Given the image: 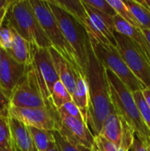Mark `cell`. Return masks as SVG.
I'll use <instances>...</instances> for the list:
<instances>
[{"label":"cell","instance_id":"6da1fadb","mask_svg":"<svg viewBox=\"0 0 150 151\" xmlns=\"http://www.w3.org/2000/svg\"><path fill=\"white\" fill-rule=\"evenodd\" d=\"M89 88V109L88 126L93 129L94 135H99L103 122L115 111L111 102L106 68L97 59L92 46L88 54V64L85 75Z\"/></svg>","mask_w":150,"mask_h":151},{"label":"cell","instance_id":"7a4b0ae2","mask_svg":"<svg viewBox=\"0 0 150 151\" xmlns=\"http://www.w3.org/2000/svg\"><path fill=\"white\" fill-rule=\"evenodd\" d=\"M4 23L13 28L31 44L45 49L52 47L35 15L30 0H13L8 7Z\"/></svg>","mask_w":150,"mask_h":151},{"label":"cell","instance_id":"3957f363","mask_svg":"<svg viewBox=\"0 0 150 151\" xmlns=\"http://www.w3.org/2000/svg\"><path fill=\"white\" fill-rule=\"evenodd\" d=\"M106 74L115 111L133 128L135 134L150 142V131L142 119L133 93L110 69H106Z\"/></svg>","mask_w":150,"mask_h":151},{"label":"cell","instance_id":"277c9868","mask_svg":"<svg viewBox=\"0 0 150 151\" xmlns=\"http://www.w3.org/2000/svg\"><path fill=\"white\" fill-rule=\"evenodd\" d=\"M48 3L57 20L64 36L74 50L84 75H86L88 54L91 48L89 35L86 27L72 15L53 4L50 0H48Z\"/></svg>","mask_w":150,"mask_h":151},{"label":"cell","instance_id":"5b68a950","mask_svg":"<svg viewBox=\"0 0 150 151\" xmlns=\"http://www.w3.org/2000/svg\"><path fill=\"white\" fill-rule=\"evenodd\" d=\"M30 3L43 31L52 44V47L55 48L69 63L73 65V67L82 76L85 77L79 65L77 56L73 49L70 46L65 37L64 36L48 1L30 0Z\"/></svg>","mask_w":150,"mask_h":151},{"label":"cell","instance_id":"8992f818","mask_svg":"<svg viewBox=\"0 0 150 151\" xmlns=\"http://www.w3.org/2000/svg\"><path fill=\"white\" fill-rule=\"evenodd\" d=\"M89 39L97 59L106 69L113 72L133 93L143 91L147 88L130 70L117 46L102 43L91 37Z\"/></svg>","mask_w":150,"mask_h":151},{"label":"cell","instance_id":"52a82bcc","mask_svg":"<svg viewBox=\"0 0 150 151\" xmlns=\"http://www.w3.org/2000/svg\"><path fill=\"white\" fill-rule=\"evenodd\" d=\"M49 49L40 48L32 44V66L35 72L42 94L48 107L57 111L52 104L51 93L54 85L59 81V78Z\"/></svg>","mask_w":150,"mask_h":151},{"label":"cell","instance_id":"ba28073f","mask_svg":"<svg viewBox=\"0 0 150 151\" xmlns=\"http://www.w3.org/2000/svg\"><path fill=\"white\" fill-rule=\"evenodd\" d=\"M117 47L133 73L150 90V57L133 40L114 32Z\"/></svg>","mask_w":150,"mask_h":151},{"label":"cell","instance_id":"9c48e42d","mask_svg":"<svg viewBox=\"0 0 150 151\" xmlns=\"http://www.w3.org/2000/svg\"><path fill=\"white\" fill-rule=\"evenodd\" d=\"M11 107L44 108L48 107L42 94L35 72L31 65L26 77L13 89L10 96ZM49 108V107H48ZM52 110V109H51Z\"/></svg>","mask_w":150,"mask_h":151},{"label":"cell","instance_id":"30bf717a","mask_svg":"<svg viewBox=\"0 0 150 151\" xmlns=\"http://www.w3.org/2000/svg\"><path fill=\"white\" fill-rule=\"evenodd\" d=\"M18 119L27 127L48 131H57L60 127V116L57 111L44 108L11 107L10 117Z\"/></svg>","mask_w":150,"mask_h":151},{"label":"cell","instance_id":"8fae6325","mask_svg":"<svg viewBox=\"0 0 150 151\" xmlns=\"http://www.w3.org/2000/svg\"><path fill=\"white\" fill-rule=\"evenodd\" d=\"M82 2L88 15V21L86 29L89 37L94 38L104 44L117 46L116 38L114 36L115 27L113 17L93 8L92 6L87 4L83 0Z\"/></svg>","mask_w":150,"mask_h":151},{"label":"cell","instance_id":"7c38bea8","mask_svg":"<svg viewBox=\"0 0 150 151\" xmlns=\"http://www.w3.org/2000/svg\"><path fill=\"white\" fill-rule=\"evenodd\" d=\"M60 116V127L57 132L68 142L73 145H82L93 149L95 146V135L89 130L87 123L77 119Z\"/></svg>","mask_w":150,"mask_h":151},{"label":"cell","instance_id":"4fadbf2b","mask_svg":"<svg viewBox=\"0 0 150 151\" xmlns=\"http://www.w3.org/2000/svg\"><path fill=\"white\" fill-rule=\"evenodd\" d=\"M30 67L19 64L3 50L0 65V87L9 97L13 89L26 77Z\"/></svg>","mask_w":150,"mask_h":151},{"label":"cell","instance_id":"5bb4252c","mask_svg":"<svg viewBox=\"0 0 150 151\" xmlns=\"http://www.w3.org/2000/svg\"><path fill=\"white\" fill-rule=\"evenodd\" d=\"M49 50L51 54L59 81H62V83L72 96L76 88L77 81L79 77L82 75L55 48L50 47Z\"/></svg>","mask_w":150,"mask_h":151},{"label":"cell","instance_id":"9a60e30c","mask_svg":"<svg viewBox=\"0 0 150 151\" xmlns=\"http://www.w3.org/2000/svg\"><path fill=\"white\" fill-rule=\"evenodd\" d=\"M113 21H114V27L116 32L135 42L146 52V54L150 57L149 50V43L147 42L141 28L133 26L132 24L125 20L118 14L113 17Z\"/></svg>","mask_w":150,"mask_h":151},{"label":"cell","instance_id":"2e32d148","mask_svg":"<svg viewBox=\"0 0 150 151\" xmlns=\"http://www.w3.org/2000/svg\"><path fill=\"white\" fill-rule=\"evenodd\" d=\"M10 28L12 34V43L11 48L6 52L19 64L31 66L33 62L32 44L21 37L13 28Z\"/></svg>","mask_w":150,"mask_h":151},{"label":"cell","instance_id":"e0dca14e","mask_svg":"<svg viewBox=\"0 0 150 151\" xmlns=\"http://www.w3.org/2000/svg\"><path fill=\"white\" fill-rule=\"evenodd\" d=\"M9 123L13 142L19 150L38 151L26 125L13 118H9Z\"/></svg>","mask_w":150,"mask_h":151},{"label":"cell","instance_id":"ac0fdd59","mask_svg":"<svg viewBox=\"0 0 150 151\" xmlns=\"http://www.w3.org/2000/svg\"><path fill=\"white\" fill-rule=\"evenodd\" d=\"M123 134L122 118L117 113L116 111L111 112L103 122L102 130L99 135H102L105 139L113 142L117 146L120 147L121 139Z\"/></svg>","mask_w":150,"mask_h":151},{"label":"cell","instance_id":"d6986e66","mask_svg":"<svg viewBox=\"0 0 150 151\" xmlns=\"http://www.w3.org/2000/svg\"><path fill=\"white\" fill-rule=\"evenodd\" d=\"M72 98V102L80 110L87 122L88 109H89V88L86 77L84 76L79 77Z\"/></svg>","mask_w":150,"mask_h":151},{"label":"cell","instance_id":"ffe728a7","mask_svg":"<svg viewBox=\"0 0 150 151\" xmlns=\"http://www.w3.org/2000/svg\"><path fill=\"white\" fill-rule=\"evenodd\" d=\"M56 5L61 7L75 19H77L85 27L88 25V15L82 0H50Z\"/></svg>","mask_w":150,"mask_h":151},{"label":"cell","instance_id":"44dd1931","mask_svg":"<svg viewBox=\"0 0 150 151\" xmlns=\"http://www.w3.org/2000/svg\"><path fill=\"white\" fill-rule=\"evenodd\" d=\"M38 151H50L57 146L54 132L27 127Z\"/></svg>","mask_w":150,"mask_h":151},{"label":"cell","instance_id":"7402d4cb","mask_svg":"<svg viewBox=\"0 0 150 151\" xmlns=\"http://www.w3.org/2000/svg\"><path fill=\"white\" fill-rule=\"evenodd\" d=\"M124 2L136 18L141 29L150 30V8L145 0H126Z\"/></svg>","mask_w":150,"mask_h":151},{"label":"cell","instance_id":"603a6c76","mask_svg":"<svg viewBox=\"0 0 150 151\" xmlns=\"http://www.w3.org/2000/svg\"><path fill=\"white\" fill-rule=\"evenodd\" d=\"M51 101L57 110H58L65 104L72 101V95L61 81H57L53 87V90L51 93Z\"/></svg>","mask_w":150,"mask_h":151},{"label":"cell","instance_id":"cb8c5ba5","mask_svg":"<svg viewBox=\"0 0 150 151\" xmlns=\"http://www.w3.org/2000/svg\"><path fill=\"white\" fill-rule=\"evenodd\" d=\"M15 145L12 140L9 118H0V150L12 151Z\"/></svg>","mask_w":150,"mask_h":151},{"label":"cell","instance_id":"d4e9b609","mask_svg":"<svg viewBox=\"0 0 150 151\" xmlns=\"http://www.w3.org/2000/svg\"><path fill=\"white\" fill-rule=\"evenodd\" d=\"M107 1L111 5V7L115 10L118 15H119L121 18H123L125 20H126L133 26L141 28L136 18L134 17L129 7L125 4L124 1L122 0H107Z\"/></svg>","mask_w":150,"mask_h":151},{"label":"cell","instance_id":"484cf974","mask_svg":"<svg viewBox=\"0 0 150 151\" xmlns=\"http://www.w3.org/2000/svg\"><path fill=\"white\" fill-rule=\"evenodd\" d=\"M56 143L60 151H96L94 148H88L82 145H73L64 139L57 131H54Z\"/></svg>","mask_w":150,"mask_h":151},{"label":"cell","instance_id":"4316f807","mask_svg":"<svg viewBox=\"0 0 150 151\" xmlns=\"http://www.w3.org/2000/svg\"><path fill=\"white\" fill-rule=\"evenodd\" d=\"M122 127H123V134H122L121 144L119 148L125 151H128L133 142L135 131L123 118H122Z\"/></svg>","mask_w":150,"mask_h":151},{"label":"cell","instance_id":"83f0119b","mask_svg":"<svg viewBox=\"0 0 150 151\" xmlns=\"http://www.w3.org/2000/svg\"><path fill=\"white\" fill-rule=\"evenodd\" d=\"M133 97H134L135 102L139 107V110L141 111L142 119L150 131V108L146 102V99L143 96L142 91L133 93Z\"/></svg>","mask_w":150,"mask_h":151},{"label":"cell","instance_id":"f1b7e54d","mask_svg":"<svg viewBox=\"0 0 150 151\" xmlns=\"http://www.w3.org/2000/svg\"><path fill=\"white\" fill-rule=\"evenodd\" d=\"M57 111H58V114L59 115L69 116V117L77 119H79L80 121H83V122L87 123L86 122V119H85V118L83 116V114L80 111V110L79 109V107L72 101L65 104L63 106H61L57 110Z\"/></svg>","mask_w":150,"mask_h":151},{"label":"cell","instance_id":"f546056e","mask_svg":"<svg viewBox=\"0 0 150 151\" xmlns=\"http://www.w3.org/2000/svg\"><path fill=\"white\" fill-rule=\"evenodd\" d=\"M94 149L96 151H125L102 135L95 136Z\"/></svg>","mask_w":150,"mask_h":151},{"label":"cell","instance_id":"4dcf8cb0","mask_svg":"<svg viewBox=\"0 0 150 151\" xmlns=\"http://www.w3.org/2000/svg\"><path fill=\"white\" fill-rule=\"evenodd\" d=\"M87 4L92 6L93 8L109 15L111 17H114L117 15V12L115 10L111 7V5L108 3V1L105 0H83Z\"/></svg>","mask_w":150,"mask_h":151},{"label":"cell","instance_id":"1f68e13d","mask_svg":"<svg viewBox=\"0 0 150 151\" xmlns=\"http://www.w3.org/2000/svg\"><path fill=\"white\" fill-rule=\"evenodd\" d=\"M12 34L11 28L4 23L0 27V46L5 51H8L11 48Z\"/></svg>","mask_w":150,"mask_h":151},{"label":"cell","instance_id":"d6a6232c","mask_svg":"<svg viewBox=\"0 0 150 151\" xmlns=\"http://www.w3.org/2000/svg\"><path fill=\"white\" fill-rule=\"evenodd\" d=\"M11 109L10 97L0 87V118H9Z\"/></svg>","mask_w":150,"mask_h":151},{"label":"cell","instance_id":"836d02e7","mask_svg":"<svg viewBox=\"0 0 150 151\" xmlns=\"http://www.w3.org/2000/svg\"><path fill=\"white\" fill-rule=\"evenodd\" d=\"M148 142H149L144 140L141 136L135 134L133 142L130 150L128 151H149L148 146H147Z\"/></svg>","mask_w":150,"mask_h":151},{"label":"cell","instance_id":"e575fe53","mask_svg":"<svg viewBox=\"0 0 150 151\" xmlns=\"http://www.w3.org/2000/svg\"><path fill=\"white\" fill-rule=\"evenodd\" d=\"M10 6V5H9ZM4 7L3 9L0 10V27L4 24V19H5V16H6V13H7V10H8V7Z\"/></svg>","mask_w":150,"mask_h":151},{"label":"cell","instance_id":"d590c367","mask_svg":"<svg viewBox=\"0 0 150 151\" xmlns=\"http://www.w3.org/2000/svg\"><path fill=\"white\" fill-rule=\"evenodd\" d=\"M142 93H143V96H144V97L146 99V102H147L148 105L149 106L150 108V90L148 89V88H146V89H144L142 91Z\"/></svg>","mask_w":150,"mask_h":151},{"label":"cell","instance_id":"8d00e7d4","mask_svg":"<svg viewBox=\"0 0 150 151\" xmlns=\"http://www.w3.org/2000/svg\"><path fill=\"white\" fill-rule=\"evenodd\" d=\"M13 0H0V10L3 9L4 7H7L11 5Z\"/></svg>","mask_w":150,"mask_h":151},{"label":"cell","instance_id":"74e56055","mask_svg":"<svg viewBox=\"0 0 150 151\" xmlns=\"http://www.w3.org/2000/svg\"><path fill=\"white\" fill-rule=\"evenodd\" d=\"M142 32L145 35V38L147 40V42L149 43L150 45V30H148V29H142Z\"/></svg>","mask_w":150,"mask_h":151},{"label":"cell","instance_id":"f35d334b","mask_svg":"<svg viewBox=\"0 0 150 151\" xmlns=\"http://www.w3.org/2000/svg\"><path fill=\"white\" fill-rule=\"evenodd\" d=\"M2 53H3V49L0 46V65H1V61H2Z\"/></svg>","mask_w":150,"mask_h":151},{"label":"cell","instance_id":"ab89813d","mask_svg":"<svg viewBox=\"0 0 150 151\" xmlns=\"http://www.w3.org/2000/svg\"><path fill=\"white\" fill-rule=\"evenodd\" d=\"M50 151H60V150H59V149L57 148V146H56L55 148H53L51 150H50Z\"/></svg>","mask_w":150,"mask_h":151},{"label":"cell","instance_id":"60d3db41","mask_svg":"<svg viewBox=\"0 0 150 151\" xmlns=\"http://www.w3.org/2000/svg\"><path fill=\"white\" fill-rule=\"evenodd\" d=\"M145 2H146V4L149 5V7L150 8V0H145Z\"/></svg>","mask_w":150,"mask_h":151},{"label":"cell","instance_id":"b9f144b4","mask_svg":"<svg viewBox=\"0 0 150 151\" xmlns=\"http://www.w3.org/2000/svg\"><path fill=\"white\" fill-rule=\"evenodd\" d=\"M147 146H148V150H149V151H150V142H149L147 143Z\"/></svg>","mask_w":150,"mask_h":151},{"label":"cell","instance_id":"7bdbcfd3","mask_svg":"<svg viewBox=\"0 0 150 151\" xmlns=\"http://www.w3.org/2000/svg\"><path fill=\"white\" fill-rule=\"evenodd\" d=\"M14 145H15V144H14ZM15 147H16V146H15ZM16 151H19V149H18L17 147H16Z\"/></svg>","mask_w":150,"mask_h":151},{"label":"cell","instance_id":"ee69618b","mask_svg":"<svg viewBox=\"0 0 150 151\" xmlns=\"http://www.w3.org/2000/svg\"><path fill=\"white\" fill-rule=\"evenodd\" d=\"M0 151H4V150H0ZM12 151H16V147H15V149H14V150H12Z\"/></svg>","mask_w":150,"mask_h":151},{"label":"cell","instance_id":"f6af8a7d","mask_svg":"<svg viewBox=\"0 0 150 151\" xmlns=\"http://www.w3.org/2000/svg\"><path fill=\"white\" fill-rule=\"evenodd\" d=\"M149 54H150V45H149Z\"/></svg>","mask_w":150,"mask_h":151}]
</instances>
